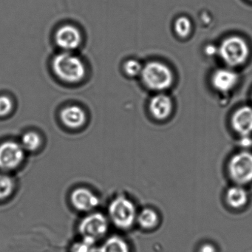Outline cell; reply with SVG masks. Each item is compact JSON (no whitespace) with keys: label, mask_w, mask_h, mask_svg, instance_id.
I'll list each match as a JSON object with an SVG mask.
<instances>
[{"label":"cell","mask_w":252,"mask_h":252,"mask_svg":"<svg viewBox=\"0 0 252 252\" xmlns=\"http://www.w3.org/2000/svg\"><path fill=\"white\" fill-rule=\"evenodd\" d=\"M172 101L169 95L160 94L153 96L150 101V113L157 120H165L170 116L172 111Z\"/></svg>","instance_id":"12"},{"label":"cell","mask_w":252,"mask_h":252,"mask_svg":"<svg viewBox=\"0 0 252 252\" xmlns=\"http://www.w3.org/2000/svg\"><path fill=\"white\" fill-rule=\"evenodd\" d=\"M239 81L238 74L231 68H220L212 76V87L220 93L232 91Z\"/></svg>","instance_id":"10"},{"label":"cell","mask_w":252,"mask_h":252,"mask_svg":"<svg viewBox=\"0 0 252 252\" xmlns=\"http://www.w3.org/2000/svg\"><path fill=\"white\" fill-rule=\"evenodd\" d=\"M14 104L12 100L6 95L0 96V117H5L12 111Z\"/></svg>","instance_id":"22"},{"label":"cell","mask_w":252,"mask_h":252,"mask_svg":"<svg viewBox=\"0 0 252 252\" xmlns=\"http://www.w3.org/2000/svg\"><path fill=\"white\" fill-rule=\"evenodd\" d=\"M70 201L73 207L78 212H91L99 205L98 196L86 187L74 189L70 195Z\"/></svg>","instance_id":"8"},{"label":"cell","mask_w":252,"mask_h":252,"mask_svg":"<svg viewBox=\"0 0 252 252\" xmlns=\"http://www.w3.org/2000/svg\"><path fill=\"white\" fill-rule=\"evenodd\" d=\"M108 218L101 212H91L79 222V231L82 238L96 243L108 232Z\"/></svg>","instance_id":"5"},{"label":"cell","mask_w":252,"mask_h":252,"mask_svg":"<svg viewBox=\"0 0 252 252\" xmlns=\"http://www.w3.org/2000/svg\"><path fill=\"white\" fill-rule=\"evenodd\" d=\"M15 189L14 181L11 176L0 173V200L8 198L14 192Z\"/></svg>","instance_id":"18"},{"label":"cell","mask_w":252,"mask_h":252,"mask_svg":"<svg viewBox=\"0 0 252 252\" xmlns=\"http://www.w3.org/2000/svg\"><path fill=\"white\" fill-rule=\"evenodd\" d=\"M55 40L63 51L71 52L80 46L82 35L77 28L71 25H65L57 30Z\"/></svg>","instance_id":"9"},{"label":"cell","mask_w":252,"mask_h":252,"mask_svg":"<svg viewBox=\"0 0 252 252\" xmlns=\"http://www.w3.org/2000/svg\"><path fill=\"white\" fill-rule=\"evenodd\" d=\"M233 129L240 136H249L252 133V107L243 106L237 109L231 117Z\"/></svg>","instance_id":"11"},{"label":"cell","mask_w":252,"mask_h":252,"mask_svg":"<svg viewBox=\"0 0 252 252\" xmlns=\"http://www.w3.org/2000/svg\"><path fill=\"white\" fill-rule=\"evenodd\" d=\"M199 252H217L215 246L211 244H205L202 246Z\"/></svg>","instance_id":"24"},{"label":"cell","mask_w":252,"mask_h":252,"mask_svg":"<svg viewBox=\"0 0 252 252\" xmlns=\"http://www.w3.org/2000/svg\"><path fill=\"white\" fill-rule=\"evenodd\" d=\"M125 73L130 77L140 76L142 71L143 66L139 62L135 60H129L126 62L124 66Z\"/></svg>","instance_id":"21"},{"label":"cell","mask_w":252,"mask_h":252,"mask_svg":"<svg viewBox=\"0 0 252 252\" xmlns=\"http://www.w3.org/2000/svg\"><path fill=\"white\" fill-rule=\"evenodd\" d=\"M98 252H130L127 242L120 236H111L102 243Z\"/></svg>","instance_id":"14"},{"label":"cell","mask_w":252,"mask_h":252,"mask_svg":"<svg viewBox=\"0 0 252 252\" xmlns=\"http://www.w3.org/2000/svg\"><path fill=\"white\" fill-rule=\"evenodd\" d=\"M71 252H98V249L94 242L82 238L72 246Z\"/></svg>","instance_id":"20"},{"label":"cell","mask_w":252,"mask_h":252,"mask_svg":"<svg viewBox=\"0 0 252 252\" xmlns=\"http://www.w3.org/2000/svg\"><path fill=\"white\" fill-rule=\"evenodd\" d=\"M52 67L56 76L67 83H78L86 76L85 63L71 52L63 51L57 54L53 60Z\"/></svg>","instance_id":"1"},{"label":"cell","mask_w":252,"mask_h":252,"mask_svg":"<svg viewBox=\"0 0 252 252\" xmlns=\"http://www.w3.org/2000/svg\"><path fill=\"white\" fill-rule=\"evenodd\" d=\"M227 203L234 209L243 207L248 202V193L241 186L232 187L227 191Z\"/></svg>","instance_id":"15"},{"label":"cell","mask_w":252,"mask_h":252,"mask_svg":"<svg viewBox=\"0 0 252 252\" xmlns=\"http://www.w3.org/2000/svg\"><path fill=\"white\" fill-rule=\"evenodd\" d=\"M230 177L237 184H246L252 181V153L243 151L232 156L228 163Z\"/></svg>","instance_id":"6"},{"label":"cell","mask_w":252,"mask_h":252,"mask_svg":"<svg viewBox=\"0 0 252 252\" xmlns=\"http://www.w3.org/2000/svg\"><path fill=\"white\" fill-rule=\"evenodd\" d=\"M242 139H241V143H240V144H241L243 147H250L251 145L252 144V139H251L250 135H249V136H241Z\"/></svg>","instance_id":"25"},{"label":"cell","mask_w":252,"mask_h":252,"mask_svg":"<svg viewBox=\"0 0 252 252\" xmlns=\"http://www.w3.org/2000/svg\"><path fill=\"white\" fill-rule=\"evenodd\" d=\"M140 76L144 85L156 92H163L169 89L174 81L171 69L160 62H150L146 64Z\"/></svg>","instance_id":"3"},{"label":"cell","mask_w":252,"mask_h":252,"mask_svg":"<svg viewBox=\"0 0 252 252\" xmlns=\"http://www.w3.org/2000/svg\"><path fill=\"white\" fill-rule=\"evenodd\" d=\"M42 138L37 132H28L22 137L20 144L23 146L25 151L33 153L39 150L42 145Z\"/></svg>","instance_id":"17"},{"label":"cell","mask_w":252,"mask_h":252,"mask_svg":"<svg viewBox=\"0 0 252 252\" xmlns=\"http://www.w3.org/2000/svg\"><path fill=\"white\" fill-rule=\"evenodd\" d=\"M206 54L207 55L211 56V57H213L215 54H218V48L215 47L214 45H207L206 47Z\"/></svg>","instance_id":"23"},{"label":"cell","mask_w":252,"mask_h":252,"mask_svg":"<svg viewBox=\"0 0 252 252\" xmlns=\"http://www.w3.org/2000/svg\"><path fill=\"white\" fill-rule=\"evenodd\" d=\"M26 151L20 143L7 141L0 144V169L5 172L15 170L24 161Z\"/></svg>","instance_id":"7"},{"label":"cell","mask_w":252,"mask_h":252,"mask_svg":"<svg viewBox=\"0 0 252 252\" xmlns=\"http://www.w3.org/2000/svg\"><path fill=\"white\" fill-rule=\"evenodd\" d=\"M218 55L228 67H237L244 64L247 60L249 45L240 36H229L222 41L218 47Z\"/></svg>","instance_id":"4"},{"label":"cell","mask_w":252,"mask_h":252,"mask_svg":"<svg viewBox=\"0 0 252 252\" xmlns=\"http://www.w3.org/2000/svg\"><path fill=\"white\" fill-rule=\"evenodd\" d=\"M60 117L64 126L70 129L82 127L86 123V113L82 107L77 105L64 107L62 110Z\"/></svg>","instance_id":"13"},{"label":"cell","mask_w":252,"mask_h":252,"mask_svg":"<svg viewBox=\"0 0 252 252\" xmlns=\"http://www.w3.org/2000/svg\"><path fill=\"white\" fill-rule=\"evenodd\" d=\"M136 207L126 196L119 195L110 201L108 206V219L119 229L127 230L136 222Z\"/></svg>","instance_id":"2"},{"label":"cell","mask_w":252,"mask_h":252,"mask_svg":"<svg viewBox=\"0 0 252 252\" xmlns=\"http://www.w3.org/2000/svg\"><path fill=\"white\" fill-rule=\"evenodd\" d=\"M192 26L189 19L181 17L175 22V32L179 37L186 38L191 33Z\"/></svg>","instance_id":"19"},{"label":"cell","mask_w":252,"mask_h":252,"mask_svg":"<svg viewBox=\"0 0 252 252\" xmlns=\"http://www.w3.org/2000/svg\"><path fill=\"white\" fill-rule=\"evenodd\" d=\"M158 221L159 217L157 212L150 208L143 209L137 215L136 222L144 229H153L157 226Z\"/></svg>","instance_id":"16"}]
</instances>
